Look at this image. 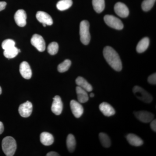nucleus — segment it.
Returning <instances> with one entry per match:
<instances>
[{"instance_id":"1","label":"nucleus","mask_w":156,"mask_h":156,"mask_svg":"<svg viewBox=\"0 0 156 156\" xmlns=\"http://www.w3.org/2000/svg\"><path fill=\"white\" fill-rule=\"evenodd\" d=\"M103 55L107 62L114 69L117 71L122 70V61L119 56L114 49L109 46H107L104 49Z\"/></svg>"},{"instance_id":"2","label":"nucleus","mask_w":156,"mask_h":156,"mask_svg":"<svg viewBox=\"0 0 156 156\" xmlns=\"http://www.w3.org/2000/svg\"><path fill=\"white\" fill-rule=\"evenodd\" d=\"M2 148L6 156L14 155L17 149L16 140L12 136H6L2 141Z\"/></svg>"},{"instance_id":"3","label":"nucleus","mask_w":156,"mask_h":156,"mask_svg":"<svg viewBox=\"0 0 156 156\" xmlns=\"http://www.w3.org/2000/svg\"><path fill=\"white\" fill-rule=\"evenodd\" d=\"M89 30V22L86 20L81 21L80 24V36L81 41L84 45H88L90 42L91 36Z\"/></svg>"},{"instance_id":"4","label":"nucleus","mask_w":156,"mask_h":156,"mask_svg":"<svg viewBox=\"0 0 156 156\" xmlns=\"http://www.w3.org/2000/svg\"><path fill=\"white\" fill-rule=\"evenodd\" d=\"M133 93L139 100L144 103H150L152 101V95L147 91L139 86H135L133 89Z\"/></svg>"},{"instance_id":"5","label":"nucleus","mask_w":156,"mask_h":156,"mask_svg":"<svg viewBox=\"0 0 156 156\" xmlns=\"http://www.w3.org/2000/svg\"><path fill=\"white\" fill-rule=\"evenodd\" d=\"M105 22L110 27L120 30L124 27L122 21L119 18L111 15H106L104 18Z\"/></svg>"},{"instance_id":"6","label":"nucleus","mask_w":156,"mask_h":156,"mask_svg":"<svg viewBox=\"0 0 156 156\" xmlns=\"http://www.w3.org/2000/svg\"><path fill=\"white\" fill-rule=\"evenodd\" d=\"M31 44L40 52H43L46 49V44L43 37L37 34H35L31 39Z\"/></svg>"},{"instance_id":"7","label":"nucleus","mask_w":156,"mask_h":156,"mask_svg":"<svg viewBox=\"0 0 156 156\" xmlns=\"http://www.w3.org/2000/svg\"><path fill=\"white\" fill-rule=\"evenodd\" d=\"M32 111V104L29 101H27L20 105L18 108L20 115L23 118L29 117L31 114Z\"/></svg>"},{"instance_id":"8","label":"nucleus","mask_w":156,"mask_h":156,"mask_svg":"<svg viewBox=\"0 0 156 156\" xmlns=\"http://www.w3.org/2000/svg\"><path fill=\"white\" fill-rule=\"evenodd\" d=\"M134 115L139 121L145 123L150 122L154 118V115L152 113L145 111L135 112Z\"/></svg>"},{"instance_id":"9","label":"nucleus","mask_w":156,"mask_h":156,"mask_svg":"<svg viewBox=\"0 0 156 156\" xmlns=\"http://www.w3.org/2000/svg\"><path fill=\"white\" fill-rule=\"evenodd\" d=\"M70 105L73 114L76 118H79L82 116L83 113L84 109L80 102L72 100L71 101Z\"/></svg>"},{"instance_id":"10","label":"nucleus","mask_w":156,"mask_h":156,"mask_svg":"<svg viewBox=\"0 0 156 156\" xmlns=\"http://www.w3.org/2000/svg\"><path fill=\"white\" fill-rule=\"evenodd\" d=\"M53 101L51 107V110L56 115H58L61 114L63 109V104L61 98L58 95H56L53 98Z\"/></svg>"},{"instance_id":"11","label":"nucleus","mask_w":156,"mask_h":156,"mask_svg":"<svg viewBox=\"0 0 156 156\" xmlns=\"http://www.w3.org/2000/svg\"><path fill=\"white\" fill-rule=\"evenodd\" d=\"M114 10L116 14L122 18L127 17L129 14V9L124 3H117L115 5Z\"/></svg>"},{"instance_id":"12","label":"nucleus","mask_w":156,"mask_h":156,"mask_svg":"<svg viewBox=\"0 0 156 156\" xmlns=\"http://www.w3.org/2000/svg\"><path fill=\"white\" fill-rule=\"evenodd\" d=\"M14 18L18 26L23 27L26 25L27 14L24 10L20 9L17 11L14 14Z\"/></svg>"},{"instance_id":"13","label":"nucleus","mask_w":156,"mask_h":156,"mask_svg":"<svg viewBox=\"0 0 156 156\" xmlns=\"http://www.w3.org/2000/svg\"><path fill=\"white\" fill-rule=\"evenodd\" d=\"M37 19L42 24L50 26L53 23V20L51 16L44 11H39L37 13Z\"/></svg>"},{"instance_id":"14","label":"nucleus","mask_w":156,"mask_h":156,"mask_svg":"<svg viewBox=\"0 0 156 156\" xmlns=\"http://www.w3.org/2000/svg\"><path fill=\"white\" fill-rule=\"evenodd\" d=\"M20 72L22 76L27 80L30 79L32 76V71L28 62H23L20 66Z\"/></svg>"},{"instance_id":"15","label":"nucleus","mask_w":156,"mask_h":156,"mask_svg":"<svg viewBox=\"0 0 156 156\" xmlns=\"http://www.w3.org/2000/svg\"><path fill=\"white\" fill-rule=\"evenodd\" d=\"M99 108L101 112L105 116H111L115 113L114 108L107 102H104L101 104Z\"/></svg>"},{"instance_id":"16","label":"nucleus","mask_w":156,"mask_h":156,"mask_svg":"<svg viewBox=\"0 0 156 156\" xmlns=\"http://www.w3.org/2000/svg\"><path fill=\"white\" fill-rule=\"evenodd\" d=\"M76 83L78 87H80L82 89L86 90L87 92L92 91V87L91 84L89 83L84 78L82 77L79 76L76 78Z\"/></svg>"},{"instance_id":"17","label":"nucleus","mask_w":156,"mask_h":156,"mask_svg":"<svg viewBox=\"0 0 156 156\" xmlns=\"http://www.w3.org/2000/svg\"><path fill=\"white\" fill-rule=\"evenodd\" d=\"M76 92L77 95L78 101L80 103H86L89 100V95L86 90L77 86L76 88Z\"/></svg>"},{"instance_id":"18","label":"nucleus","mask_w":156,"mask_h":156,"mask_svg":"<svg viewBox=\"0 0 156 156\" xmlns=\"http://www.w3.org/2000/svg\"><path fill=\"white\" fill-rule=\"evenodd\" d=\"M40 140L42 144L45 146H50L54 142V137L50 133L44 132L40 135Z\"/></svg>"},{"instance_id":"19","label":"nucleus","mask_w":156,"mask_h":156,"mask_svg":"<svg viewBox=\"0 0 156 156\" xmlns=\"http://www.w3.org/2000/svg\"><path fill=\"white\" fill-rule=\"evenodd\" d=\"M127 139L130 144L134 146H140L144 144L143 140L134 134H128L127 136Z\"/></svg>"},{"instance_id":"20","label":"nucleus","mask_w":156,"mask_h":156,"mask_svg":"<svg viewBox=\"0 0 156 156\" xmlns=\"http://www.w3.org/2000/svg\"><path fill=\"white\" fill-rule=\"evenodd\" d=\"M150 44L149 39L148 37H144L140 41L136 46V51L138 53H142L144 52L148 48Z\"/></svg>"},{"instance_id":"21","label":"nucleus","mask_w":156,"mask_h":156,"mask_svg":"<svg viewBox=\"0 0 156 156\" xmlns=\"http://www.w3.org/2000/svg\"><path fill=\"white\" fill-rule=\"evenodd\" d=\"M73 5L72 0H60L56 5V7L60 11L67 10Z\"/></svg>"},{"instance_id":"22","label":"nucleus","mask_w":156,"mask_h":156,"mask_svg":"<svg viewBox=\"0 0 156 156\" xmlns=\"http://www.w3.org/2000/svg\"><path fill=\"white\" fill-rule=\"evenodd\" d=\"M66 145L68 150L70 152H73L75 149L76 141L74 136L72 134L68 135L66 139Z\"/></svg>"},{"instance_id":"23","label":"nucleus","mask_w":156,"mask_h":156,"mask_svg":"<svg viewBox=\"0 0 156 156\" xmlns=\"http://www.w3.org/2000/svg\"><path fill=\"white\" fill-rule=\"evenodd\" d=\"M92 5L97 13H101L105 8V0H92Z\"/></svg>"},{"instance_id":"24","label":"nucleus","mask_w":156,"mask_h":156,"mask_svg":"<svg viewBox=\"0 0 156 156\" xmlns=\"http://www.w3.org/2000/svg\"><path fill=\"white\" fill-rule=\"evenodd\" d=\"M18 49L15 47L4 50V55L6 58H14L18 54Z\"/></svg>"},{"instance_id":"25","label":"nucleus","mask_w":156,"mask_h":156,"mask_svg":"<svg viewBox=\"0 0 156 156\" xmlns=\"http://www.w3.org/2000/svg\"><path fill=\"white\" fill-rule=\"evenodd\" d=\"M99 138L100 142L103 147L106 148L110 147L111 142L107 134L104 133H100L99 134Z\"/></svg>"},{"instance_id":"26","label":"nucleus","mask_w":156,"mask_h":156,"mask_svg":"<svg viewBox=\"0 0 156 156\" xmlns=\"http://www.w3.org/2000/svg\"><path fill=\"white\" fill-rule=\"evenodd\" d=\"M71 65V62L69 59H66L63 62L58 65L57 69L60 73H64L69 69Z\"/></svg>"},{"instance_id":"27","label":"nucleus","mask_w":156,"mask_h":156,"mask_svg":"<svg viewBox=\"0 0 156 156\" xmlns=\"http://www.w3.org/2000/svg\"><path fill=\"white\" fill-rule=\"evenodd\" d=\"M155 2L156 0H144L141 5L143 10L144 11H150L153 7Z\"/></svg>"},{"instance_id":"28","label":"nucleus","mask_w":156,"mask_h":156,"mask_svg":"<svg viewBox=\"0 0 156 156\" xmlns=\"http://www.w3.org/2000/svg\"><path fill=\"white\" fill-rule=\"evenodd\" d=\"M58 45L56 42H53L48 45V51L49 54L51 55L56 54L58 52Z\"/></svg>"},{"instance_id":"29","label":"nucleus","mask_w":156,"mask_h":156,"mask_svg":"<svg viewBox=\"0 0 156 156\" xmlns=\"http://www.w3.org/2000/svg\"><path fill=\"white\" fill-rule=\"evenodd\" d=\"M15 42L13 40L7 39L2 42V46L3 50H5L15 47Z\"/></svg>"},{"instance_id":"30","label":"nucleus","mask_w":156,"mask_h":156,"mask_svg":"<svg viewBox=\"0 0 156 156\" xmlns=\"http://www.w3.org/2000/svg\"><path fill=\"white\" fill-rule=\"evenodd\" d=\"M148 82L149 83L156 85V73L150 76L148 78Z\"/></svg>"},{"instance_id":"31","label":"nucleus","mask_w":156,"mask_h":156,"mask_svg":"<svg viewBox=\"0 0 156 156\" xmlns=\"http://www.w3.org/2000/svg\"><path fill=\"white\" fill-rule=\"evenodd\" d=\"M151 128L153 131L156 132V120H153L150 122Z\"/></svg>"},{"instance_id":"32","label":"nucleus","mask_w":156,"mask_h":156,"mask_svg":"<svg viewBox=\"0 0 156 156\" xmlns=\"http://www.w3.org/2000/svg\"><path fill=\"white\" fill-rule=\"evenodd\" d=\"M7 3L5 2H0V11H3L5 9Z\"/></svg>"},{"instance_id":"33","label":"nucleus","mask_w":156,"mask_h":156,"mask_svg":"<svg viewBox=\"0 0 156 156\" xmlns=\"http://www.w3.org/2000/svg\"><path fill=\"white\" fill-rule=\"evenodd\" d=\"M47 156H59V155L56 152L54 151H51L50 152L48 153L47 154Z\"/></svg>"},{"instance_id":"34","label":"nucleus","mask_w":156,"mask_h":156,"mask_svg":"<svg viewBox=\"0 0 156 156\" xmlns=\"http://www.w3.org/2000/svg\"><path fill=\"white\" fill-rule=\"evenodd\" d=\"M4 131V127L3 123L0 122V134H2Z\"/></svg>"},{"instance_id":"35","label":"nucleus","mask_w":156,"mask_h":156,"mask_svg":"<svg viewBox=\"0 0 156 156\" xmlns=\"http://www.w3.org/2000/svg\"><path fill=\"white\" fill-rule=\"evenodd\" d=\"M94 96H95V95H94V93H90V97L92 98V97H94Z\"/></svg>"},{"instance_id":"36","label":"nucleus","mask_w":156,"mask_h":156,"mask_svg":"<svg viewBox=\"0 0 156 156\" xmlns=\"http://www.w3.org/2000/svg\"><path fill=\"white\" fill-rule=\"evenodd\" d=\"M2 88H1V87H0V95H1V94H2Z\"/></svg>"},{"instance_id":"37","label":"nucleus","mask_w":156,"mask_h":156,"mask_svg":"<svg viewBox=\"0 0 156 156\" xmlns=\"http://www.w3.org/2000/svg\"><path fill=\"white\" fill-rule=\"evenodd\" d=\"M46 25H47L46 24H44V23H43V26L44 27H46Z\"/></svg>"}]
</instances>
